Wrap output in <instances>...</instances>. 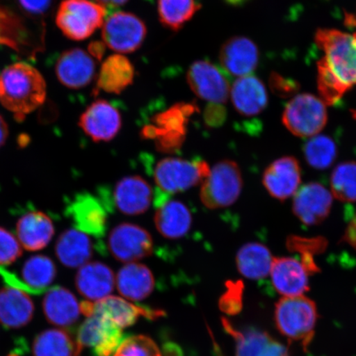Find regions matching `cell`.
I'll return each mask as SVG.
<instances>
[{
	"label": "cell",
	"mask_w": 356,
	"mask_h": 356,
	"mask_svg": "<svg viewBox=\"0 0 356 356\" xmlns=\"http://www.w3.org/2000/svg\"><path fill=\"white\" fill-rule=\"evenodd\" d=\"M315 42L324 53L318 62V89L326 105L335 104L356 84V38L336 29H319Z\"/></svg>",
	"instance_id": "1"
},
{
	"label": "cell",
	"mask_w": 356,
	"mask_h": 356,
	"mask_svg": "<svg viewBox=\"0 0 356 356\" xmlns=\"http://www.w3.org/2000/svg\"><path fill=\"white\" fill-rule=\"evenodd\" d=\"M47 97V83L41 73L24 62L6 67L0 74V102L22 122Z\"/></svg>",
	"instance_id": "2"
},
{
	"label": "cell",
	"mask_w": 356,
	"mask_h": 356,
	"mask_svg": "<svg viewBox=\"0 0 356 356\" xmlns=\"http://www.w3.org/2000/svg\"><path fill=\"white\" fill-rule=\"evenodd\" d=\"M274 318L278 331L284 337L308 350L318 318L313 300L304 296L283 297L275 305Z\"/></svg>",
	"instance_id": "3"
},
{
	"label": "cell",
	"mask_w": 356,
	"mask_h": 356,
	"mask_svg": "<svg viewBox=\"0 0 356 356\" xmlns=\"http://www.w3.org/2000/svg\"><path fill=\"white\" fill-rule=\"evenodd\" d=\"M243 186L238 163L229 159L222 160L211 168L210 175L202 182L200 202L210 210L231 207L241 195Z\"/></svg>",
	"instance_id": "4"
},
{
	"label": "cell",
	"mask_w": 356,
	"mask_h": 356,
	"mask_svg": "<svg viewBox=\"0 0 356 356\" xmlns=\"http://www.w3.org/2000/svg\"><path fill=\"white\" fill-rule=\"evenodd\" d=\"M106 10L91 0H63L58 8L56 22L65 37L83 41L104 25Z\"/></svg>",
	"instance_id": "5"
},
{
	"label": "cell",
	"mask_w": 356,
	"mask_h": 356,
	"mask_svg": "<svg viewBox=\"0 0 356 356\" xmlns=\"http://www.w3.org/2000/svg\"><path fill=\"white\" fill-rule=\"evenodd\" d=\"M210 172V166L202 160L189 161L171 157L161 159L156 164L154 179L160 191L173 195L202 184Z\"/></svg>",
	"instance_id": "6"
},
{
	"label": "cell",
	"mask_w": 356,
	"mask_h": 356,
	"mask_svg": "<svg viewBox=\"0 0 356 356\" xmlns=\"http://www.w3.org/2000/svg\"><path fill=\"white\" fill-rule=\"evenodd\" d=\"M282 121L293 135L314 137L326 126V104L308 93L298 95L289 101L284 108Z\"/></svg>",
	"instance_id": "7"
},
{
	"label": "cell",
	"mask_w": 356,
	"mask_h": 356,
	"mask_svg": "<svg viewBox=\"0 0 356 356\" xmlns=\"http://www.w3.org/2000/svg\"><path fill=\"white\" fill-rule=\"evenodd\" d=\"M146 34L145 22L133 13L126 12L111 15L102 31L106 46L122 54L137 51L145 42Z\"/></svg>",
	"instance_id": "8"
},
{
	"label": "cell",
	"mask_w": 356,
	"mask_h": 356,
	"mask_svg": "<svg viewBox=\"0 0 356 356\" xmlns=\"http://www.w3.org/2000/svg\"><path fill=\"white\" fill-rule=\"evenodd\" d=\"M108 247L115 260L128 264L152 254L154 242L152 236L141 226L122 222L111 231Z\"/></svg>",
	"instance_id": "9"
},
{
	"label": "cell",
	"mask_w": 356,
	"mask_h": 356,
	"mask_svg": "<svg viewBox=\"0 0 356 356\" xmlns=\"http://www.w3.org/2000/svg\"><path fill=\"white\" fill-rule=\"evenodd\" d=\"M74 337L82 350L91 349L95 356H114L124 340L121 327L97 315L80 325Z\"/></svg>",
	"instance_id": "10"
},
{
	"label": "cell",
	"mask_w": 356,
	"mask_h": 356,
	"mask_svg": "<svg viewBox=\"0 0 356 356\" xmlns=\"http://www.w3.org/2000/svg\"><path fill=\"white\" fill-rule=\"evenodd\" d=\"M65 213L75 229L93 238L104 237L108 229V212L99 198L83 191L67 200Z\"/></svg>",
	"instance_id": "11"
},
{
	"label": "cell",
	"mask_w": 356,
	"mask_h": 356,
	"mask_svg": "<svg viewBox=\"0 0 356 356\" xmlns=\"http://www.w3.org/2000/svg\"><path fill=\"white\" fill-rule=\"evenodd\" d=\"M186 79L191 90L200 99L210 104H225L231 91L229 79L217 66L207 60H198L191 65Z\"/></svg>",
	"instance_id": "12"
},
{
	"label": "cell",
	"mask_w": 356,
	"mask_h": 356,
	"mask_svg": "<svg viewBox=\"0 0 356 356\" xmlns=\"http://www.w3.org/2000/svg\"><path fill=\"white\" fill-rule=\"evenodd\" d=\"M122 115L113 104L97 100L84 111L79 126L95 142H108L118 136L122 128Z\"/></svg>",
	"instance_id": "13"
},
{
	"label": "cell",
	"mask_w": 356,
	"mask_h": 356,
	"mask_svg": "<svg viewBox=\"0 0 356 356\" xmlns=\"http://www.w3.org/2000/svg\"><path fill=\"white\" fill-rule=\"evenodd\" d=\"M333 195L318 182L301 186L293 195V211L302 224L317 225L331 212Z\"/></svg>",
	"instance_id": "14"
},
{
	"label": "cell",
	"mask_w": 356,
	"mask_h": 356,
	"mask_svg": "<svg viewBox=\"0 0 356 356\" xmlns=\"http://www.w3.org/2000/svg\"><path fill=\"white\" fill-rule=\"evenodd\" d=\"M225 330L234 338L236 356H291L286 346L268 333L253 327L238 329L222 318Z\"/></svg>",
	"instance_id": "15"
},
{
	"label": "cell",
	"mask_w": 356,
	"mask_h": 356,
	"mask_svg": "<svg viewBox=\"0 0 356 356\" xmlns=\"http://www.w3.org/2000/svg\"><path fill=\"white\" fill-rule=\"evenodd\" d=\"M111 200L115 207L124 215H142L152 204V186L140 176L124 177L115 185Z\"/></svg>",
	"instance_id": "16"
},
{
	"label": "cell",
	"mask_w": 356,
	"mask_h": 356,
	"mask_svg": "<svg viewBox=\"0 0 356 356\" xmlns=\"http://www.w3.org/2000/svg\"><path fill=\"white\" fill-rule=\"evenodd\" d=\"M262 182L267 193L279 200L293 197L301 184L299 161L292 156L275 160L266 168Z\"/></svg>",
	"instance_id": "17"
},
{
	"label": "cell",
	"mask_w": 356,
	"mask_h": 356,
	"mask_svg": "<svg viewBox=\"0 0 356 356\" xmlns=\"http://www.w3.org/2000/svg\"><path fill=\"white\" fill-rule=\"evenodd\" d=\"M101 316L117 324L121 328L132 326L140 318L158 319L165 316V312L131 304L122 298L108 296L92 302L91 316Z\"/></svg>",
	"instance_id": "18"
},
{
	"label": "cell",
	"mask_w": 356,
	"mask_h": 356,
	"mask_svg": "<svg viewBox=\"0 0 356 356\" xmlns=\"http://www.w3.org/2000/svg\"><path fill=\"white\" fill-rule=\"evenodd\" d=\"M55 70L61 84L71 89H80L92 82L96 66L93 58L86 51L73 48L62 53Z\"/></svg>",
	"instance_id": "19"
},
{
	"label": "cell",
	"mask_w": 356,
	"mask_h": 356,
	"mask_svg": "<svg viewBox=\"0 0 356 356\" xmlns=\"http://www.w3.org/2000/svg\"><path fill=\"white\" fill-rule=\"evenodd\" d=\"M270 275L273 286L284 297L302 296L309 291L308 269L296 258H274Z\"/></svg>",
	"instance_id": "20"
},
{
	"label": "cell",
	"mask_w": 356,
	"mask_h": 356,
	"mask_svg": "<svg viewBox=\"0 0 356 356\" xmlns=\"http://www.w3.org/2000/svg\"><path fill=\"white\" fill-rule=\"evenodd\" d=\"M259 60L256 44L245 37H234L222 44L220 51V64L226 72L236 77L251 75Z\"/></svg>",
	"instance_id": "21"
},
{
	"label": "cell",
	"mask_w": 356,
	"mask_h": 356,
	"mask_svg": "<svg viewBox=\"0 0 356 356\" xmlns=\"http://www.w3.org/2000/svg\"><path fill=\"white\" fill-rule=\"evenodd\" d=\"M115 286L113 270L101 261H88L79 267L75 286L88 300L99 301L110 296Z\"/></svg>",
	"instance_id": "22"
},
{
	"label": "cell",
	"mask_w": 356,
	"mask_h": 356,
	"mask_svg": "<svg viewBox=\"0 0 356 356\" xmlns=\"http://www.w3.org/2000/svg\"><path fill=\"white\" fill-rule=\"evenodd\" d=\"M17 239L26 251L42 250L51 243L55 226L47 213L29 211L22 215L16 225Z\"/></svg>",
	"instance_id": "23"
},
{
	"label": "cell",
	"mask_w": 356,
	"mask_h": 356,
	"mask_svg": "<svg viewBox=\"0 0 356 356\" xmlns=\"http://www.w3.org/2000/svg\"><path fill=\"white\" fill-rule=\"evenodd\" d=\"M154 225L163 238L178 239L188 234L193 225L190 209L181 200H164L158 204Z\"/></svg>",
	"instance_id": "24"
},
{
	"label": "cell",
	"mask_w": 356,
	"mask_h": 356,
	"mask_svg": "<svg viewBox=\"0 0 356 356\" xmlns=\"http://www.w3.org/2000/svg\"><path fill=\"white\" fill-rule=\"evenodd\" d=\"M42 308L47 321L62 327L73 326L81 313L77 298L68 289L61 286L48 289Z\"/></svg>",
	"instance_id": "25"
},
{
	"label": "cell",
	"mask_w": 356,
	"mask_h": 356,
	"mask_svg": "<svg viewBox=\"0 0 356 356\" xmlns=\"http://www.w3.org/2000/svg\"><path fill=\"white\" fill-rule=\"evenodd\" d=\"M230 92L234 108L243 117L261 114L268 102L264 83L253 75L236 80Z\"/></svg>",
	"instance_id": "26"
},
{
	"label": "cell",
	"mask_w": 356,
	"mask_h": 356,
	"mask_svg": "<svg viewBox=\"0 0 356 356\" xmlns=\"http://www.w3.org/2000/svg\"><path fill=\"white\" fill-rule=\"evenodd\" d=\"M34 304L28 293L13 287L0 289V323L7 329H19L33 318Z\"/></svg>",
	"instance_id": "27"
},
{
	"label": "cell",
	"mask_w": 356,
	"mask_h": 356,
	"mask_svg": "<svg viewBox=\"0 0 356 356\" xmlns=\"http://www.w3.org/2000/svg\"><path fill=\"white\" fill-rule=\"evenodd\" d=\"M115 286L120 295L131 301H141L148 298L155 286L152 271L145 265L128 264L119 270Z\"/></svg>",
	"instance_id": "28"
},
{
	"label": "cell",
	"mask_w": 356,
	"mask_h": 356,
	"mask_svg": "<svg viewBox=\"0 0 356 356\" xmlns=\"http://www.w3.org/2000/svg\"><path fill=\"white\" fill-rule=\"evenodd\" d=\"M198 111L197 106L193 104H177L170 108L155 115L154 124L146 126L142 130L141 135L145 139L158 140L168 135L186 136L188 119Z\"/></svg>",
	"instance_id": "29"
},
{
	"label": "cell",
	"mask_w": 356,
	"mask_h": 356,
	"mask_svg": "<svg viewBox=\"0 0 356 356\" xmlns=\"http://www.w3.org/2000/svg\"><path fill=\"white\" fill-rule=\"evenodd\" d=\"M55 251L62 265L77 268L90 261L93 245L88 234L76 229H70L64 231L57 239Z\"/></svg>",
	"instance_id": "30"
},
{
	"label": "cell",
	"mask_w": 356,
	"mask_h": 356,
	"mask_svg": "<svg viewBox=\"0 0 356 356\" xmlns=\"http://www.w3.org/2000/svg\"><path fill=\"white\" fill-rule=\"evenodd\" d=\"M134 77L135 68L127 57L122 55L111 56L101 66L97 89L120 95L131 86Z\"/></svg>",
	"instance_id": "31"
},
{
	"label": "cell",
	"mask_w": 356,
	"mask_h": 356,
	"mask_svg": "<svg viewBox=\"0 0 356 356\" xmlns=\"http://www.w3.org/2000/svg\"><path fill=\"white\" fill-rule=\"evenodd\" d=\"M273 257L269 248L260 243H248L240 248L236 256V266L243 277L260 280L270 273Z\"/></svg>",
	"instance_id": "32"
},
{
	"label": "cell",
	"mask_w": 356,
	"mask_h": 356,
	"mask_svg": "<svg viewBox=\"0 0 356 356\" xmlns=\"http://www.w3.org/2000/svg\"><path fill=\"white\" fill-rule=\"evenodd\" d=\"M82 351L75 337L60 329L39 333L33 344V356H80Z\"/></svg>",
	"instance_id": "33"
},
{
	"label": "cell",
	"mask_w": 356,
	"mask_h": 356,
	"mask_svg": "<svg viewBox=\"0 0 356 356\" xmlns=\"http://www.w3.org/2000/svg\"><path fill=\"white\" fill-rule=\"evenodd\" d=\"M21 282L33 291V295H42L54 282L57 268L50 257L44 255L31 257L21 269Z\"/></svg>",
	"instance_id": "34"
},
{
	"label": "cell",
	"mask_w": 356,
	"mask_h": 356,
	"mask_svg": "<svg viewBox=\"0 0 356 356\" xmlns=\"http://www.w3.org/2000/svg\"><path fill=\"white\" fill-rule=\"evenodd\" d=\"M197 0H158L159 20L165 28L177 32L200 10Z\"/></svg>",
	"instance_id": "35"
},
{
	"label": "cell",
	"mask_w": 356,
	"mask_h": 356,
	"mask_svg": "<svg viewBox=\"0 0 356 356\" xmlns=\"http://www.w3.org/2000/svg\"><path fill=\"white\" fill-rule=\"evenodd\" d=\"M331 189L333 197L341 202H356V162L341 163L334 169Z\"/></svg>",
	"instance_id": "36"
},
{
	"label": "cell",
	"mask_w": 356,
	"mask_h": 356,
	"mask_svg": "<svg viewBox=\"0 0 356 356\" xmlns=\"http://www.w3.org/2000/svg\"><path fill=\"white\" fill-rule=\"evenodd\" d=\"M305 157L310 166L323 170L332 165L337 158V145L330 137L315 136L305 146Z\"/></svg>",
	"instance_id": "37"
},
{
	"label": "cell",
	"mask_w": 356,
	"mask_h": 356,
	"mask_svg": "<svg viewBox=\"0 0 356 356\" xmlns=\"http://www.w3.org/2000/svg\"><path fill=\"white\" fill-rule=\"evenodd\" d=\"M114 356H162L151 338L138 335L126 338Z\"/></svg>",
	"instance_id": "38"
},
{
	"label": "cell",
	"mask_w": 356,
	"mask_h": 356,
	"mask_svg": "<svg viewBox=\"0 0 356 356\" xmlns=\"http://www.w3.org/2000/svg\"><path fill=\"white\" fill-rule=\"evenodd\" d=\"M243 288V284L240 280L226 284V291L219 302L222 312L229 315H236L242 310Z\"/></svg>",
	"instance_id": "39"
},
{
	"label": "cell",
	"mask_w": 356,
	"mask_h": 356,
	"mask_svg": "<svg viewBox=\"0 0 356 356\" xmlns=\"http://www.w3.org/2000/svg\"><path fill=\"white\" fill-rule=\"evenodd\" d=\"M22 255L19 240L10 231L0 227V266L13 264Z\"/></svg>",
	"instance_id": "40"
},
{
	"label": "cell",
	"mask_w": 356,
	"mask_h": 356,
	"mask_svg": "<svg viewBox=\"0 0 356 356\" xmlns=\"http://www.w3.org/2000/svg\"><path fill=\"white\" fill-rule=\"evenodd\" d=\"M22 10L33 17H43L51 11L56 0H17Z\"/></svg>",
	"instance_id": "41"
},
{
	"label": "cell",
	"mask_w": 356,
	"mask_h": 356,
	"mask_svg": "<svg viewBox=\"0 0 356 356\" xmlns=\"http://www.w3.org/2000/svg\"><path fill=\"white\" fill-rule=\"evenodd\" d=\"M227 111L225 106L218 104H210L204 110V119L207 126L217 127L225 123Z\"/></svg>",
	"instance_id": "42"
},
{
	"label": "cell",
	"mask_w": 356,
	"mask_h": 356,
	"mask_svg": "<svg viewBox=\"0 0 356 356\" xmlns=\"http://www.w3.org/2000/svg\"><path fill=\"white\" fill-rule=\"evenodd\" d=\"M270 83L273 90L282 97H288L297 91L296 82L284 79L277 74H271Z\"/></svg>",
	"instance_id": "43"
},
{
	"label": "cell",
	"mask_w": 356,
	"mask_h": 356,
	"mask_svg": "<svg viewBox=\"0 0 356 356\" xmlns=\"http://www.w3.org/2000/svg\"><path fill=\"white\" fill-rule=\"evenodd\" d=\"M106 50V44L104 42H95L89 44L88 51L91 56L97 60H102Z\"/></svg>",
	"instance_id": "44"
},
{
	"label": "cell",
	"mask_w": 356,
	"mask_h": 356,
	"mask_svg": "<svg viewBox=\"0 0 356 356\" xmlns=\"http://www.w3.org/2000/svg\"><path fill=\"white\" fill-rule=\"evenodd\" d=\"M8 134H10V131H8V124L2 115H0V148L6 143Z\"/></svg>",
	"instance_id": "45"
},
{
	"label": "cell",
	"mask_w": 356,
	"mask_h": 356,
	"mask_svg": "<svg viewBox=\"0 0 356 356\" xmlns=\"http://www.w3.org/2000/svg\"><path fill=\"white\" fill-rule=\"evenodd\" d=\"M96 1L105 8H117L124 6L128 0H96Z\"/></svg>",
	"instance_id": "46"
},
{
	"label": "cell",
	"mask_w": 356,
	"mask_h": 356,
	"mask_svg": "<svg viewBox=\"0 0 356 356\" xmlns=\"http://www.w3.org/2000/svg\"><path fill=\"white\" fill-rule=\"evenodd\" d=\"M225 1L232 6H241L243 4L248 2V0H225Z\"/></svg>",
	"instance_id": "47"
},
{
	"label": "cell",
	"mask_w": 356,
	"mask_h": 356,
	"mask_svg": "<svg viewBox=\"0 0 356 356\" xmlns=\"http://www.w3.org/2000/svg\"><path fill=\"white\" fill-rule=\"evenodd\" d=\"M8 356H19V355H17V354H16L15 353H13L11 354L8 355Z\"/></svg>",
	"instance_id": "48"
},
{
	"label": "cell",
	"mask_w": 356,
	"mask_h": 356,
	"mask_svg": "<svg viewBox=\"0 0 356 356\" xmlns=\"http://www.w3.org/2000/svg\"><path fill=\"white\" fill-rule=\"evenodd\" d=\"M354 35H355V38H356V33L354 34Z\"/></svg>",
	"instance_id": "49"
}]
</instances>
